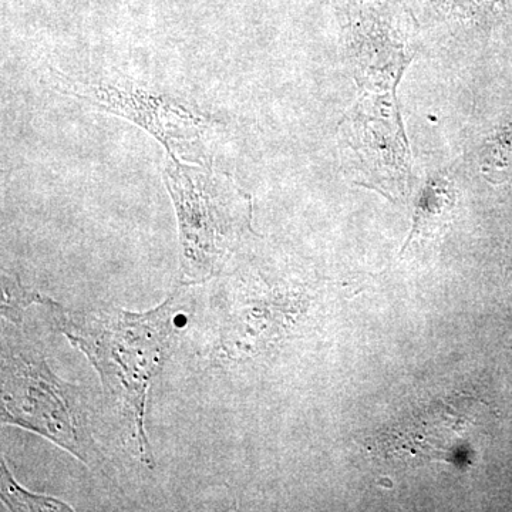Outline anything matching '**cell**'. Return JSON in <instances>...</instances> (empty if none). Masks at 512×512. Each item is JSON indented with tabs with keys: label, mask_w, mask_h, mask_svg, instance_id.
Returning <instances> with one entry per match:
<instances>
[{
	"label": "cell",
	"mask_w": 512,
	"mask_h": 512,
	"mask_svg": "<svg viewBox=\"0 0 512 512\" xmlns=\"http://www.w3.org/2000/svg\"><path fill=\"white\" fill-rule=\"evenodd\" d=\"M183 288L147 312L116 306L67 311L55 305L57 326L74 348L84 353L100 375L104 392L128 426L141 460L154 466L144 427L148 392L173 353Z\"/></svg>",
	"instance_id": "6da1fadb"
},
{
	"label": "cell",
	"mask_w": 512,
	"mask_h": 512,
	"mask_svg": "<svg viewBox=\"0 0 512 512\" xmlns=\"http://www.w3.org/2000/svg\"><path fill=\"white\" fill-rule=\"evenodd\" d=\"M164 173L177 212L185 285L200 284L222 274L252 234L251 197L229 175L175 157Z\"/></svg>",
	"instance_id": "7a4b0ae2"
},
{
	"label": "cell",
	"mask_w": 512,
	"mask_h": 512,
	"mask_svg": "<svg viewBox=\"0 0 512 512\" xmlns=\"http://www.w3.org/2000/svg\"><path fill=\"white\" fill-rule=\"evenodd\" d=\"M2 423L33 431L92 470L104 466L92 410L76 384L63 382L32 345L3 338Z\"/></svg>",
	"instance_id": "3957f363"
},
{
	"label": "cell",
	"mask_w": 512,
	"mask_h": 512,
	"mask_svg": "<svg viewBox=\"0 0 512 512\" xmlns=\"http://www.w3.org/2000/svg\"><path fill=\"white\" fill-rule=\"evenodd\" d=\"M349 62L363 92L396 93L414 56L416 20L403 0H340Z\"/></svg>",
	"instance_id": "277c9868"
},
{
	"label": "cell",
	"mask_w": 512,
	"mask_h": 512,
	"mask_svg": "<svg viewBox=\"0 0 512 512\" xmlns=\"http://www.w3.org/2000/svg\"><path fill=\"white\" fill-rule=\"evenodd\" d=\"M340 136L356 154L359 170L370 183L403 191L410 153L396 93L363 92L340 123Z\"/></svg>",
	"instance_id": "5b68a950"
},
{
	"label": "cell",
	"mask_w": 512,
	"mask_h": 512,
	"mask_svg": "<svg viewBox=\"0 0 512 512\" xmlns=\"http://www.w3.org/2000/svg\"><path fill=\"white\" fill-rule=\"evenodd\" d=\"M56 77L57 84L66 92L143 127L163 143L171 157H174V150L191 146L201 136L204 119L168 97L114 84L74 82L59 73Z\"/></svg>",
	"instance_id": "8992f818"
},
{
	"label": "cell",
	"mask_w": 512,
	"mask_h": 512,
	"mask_svg": "<svg viewBox=\"0 0 512 512\" xmlns=\"http://www.w3.org/2000/svg\"><path fill=\"white\" fill-rule=\"evenodd\" d=\"M0 491H2V503L8 511H72L73 508L57 498L47 497L29 493L25 488L20 487L8 466H6L5 457L2 456V481H0Z\"/></svg>",
	"instance_id": "52a82bcc"
},
{
	"label": "cell",
	"mask_w": 512,
	"mask_h": 512,
	"mask_svg": "<svg viewBox=\"0 0 512 512\" xmlns=\"http://www.w3.org/2000/svg\"><path fill=\"white\" fill-rule=\"evenodd\" d=\"M2 315L12 322L18 323L22 320L23 312L33 303H53L42 293L29 291L23 288L19 278L3 276L2 279Z\"/></svg>",
	"instance_id": "ba28073f"
},
{
	"label": "cell",
	"mask_w": 512,
	"mask_h": 512,
	"mask_svg": "<svg viewBox=\"0 0 512 512\" xmlns=\"http://www.w3.org/2000/svg\"><path fill=\"white\" fill-rule=\"evenodd\" d=\"M500 0H440L450 18L483 20L490 16Z\"/></svg>",
	"instance_id": "9c48e42d"
}]
</instances>
